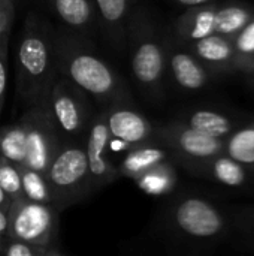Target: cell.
<instances>
[{
    "label": "cell",
    "instance_id": "cell-30",
    "mask_svg": "<svg viewBox=\"0 0 254 256\" xmlns=\"http://www.w3.org/2000/svg\"><path fill=\"white\" fill-rule=\"evenodd\" d=\"M7 234V212L0 208V237H6Z\"/></svg>",
    "mask_w": 254,
    "mask_h": 256
},
{
    "label": "cell",
    "instance_id": "cell-25",
    "mask_svg": "<svg viewBox=\"0 0 254 256\" xmlns=\"http://www.w3.org/2000/svg\"><path fill=\"white\" fill-rule=\"evenodd\" d=\"M234 38L235 64L244 69H254V20H250Z\"/></svg>",
    "mask_w": 254,
    "mask_h": 256
},
{
    "label": "cell",
    "instance_id": "cell-13",
    "mask_svg": "<svg viewBox=\"0 0 254 256\" xmlns=\"http://www.w3.org/2000/svg\"><path fill=\"white\" fill-rule=\"evenodd\" d=\"M102 27L117 48L127 42V14L130 0H94Z\"/></svg>",
    "mask_w": 254,
    "mask_h": 256
},
{
    "label": "cell",
    "instance_id": "cell-23",
    "mask_svg": "<svg viewBox=\"0 0 254 256\" xmlns=\"http://www.w3.org/2000/svg\"><path fill=\"white\" fill-rule=\"evenodd\" d=\"M225 153L241 165H254V124L232 132L225 142Z\"/></svg>",
    "mask_w": 254,
    "mask_h": 256
},
{
    "label": "cell",
    "instance_id": "cell-17",
    "mask_svg": "<svg viewBox=\"0 0 254 256\" xmlns=\"http://www.w3.org/2000/svg\"><path fill=\"white\" fill-rule=\"evenodd\" d=\"M52 10L72 30L87 32L94 21L91 0H49Z\"/></svg>",
    "mask_w": 254,
    "mask_h": 256
},
{
    "label": "cell",
    "instance_id": "cell-12",
    "mask_svg": "<svg viewBox=\"0 0 254 256\" xmlns=\"http://www.w3.org/2000/svg\"><path fill=\"white\" fill-rule=\"evenodd\" d=\"M168 160L169 152L157 144H153V141H148L127 148L124 158L117 166V172L118 177L136 180L151 168Z\"/></svg>",
    "mask_w": 254,
    "mask_h": 256
},
{
    "label": "cell",
    "instance_id": "cell-33",
    "mask_svg": "<svg viewBox=\"0 0 254 256\" xmlns=\"http://www.w3.org/2000/svg\"><path fill=\"white\" fill-rule=\"evenodd\" d=\"M1 238H3V237H0V242H1Z\"/></svg>",
    "mask_w": 254,
    "mask_h": 256
},
{
    "label": "cell",
    "instance_id": "cell-31",
    "mask_svg": "<svg viewBox=\"0 0 254 256\" xmlns=\"http://www.w3.org/2000/svg\"><path fill=\"white\" fill-rule=\"evenodd\" d=\"M10 202H12V200H10V196L0 188V208L1 210H9V207H10Z\"/></svg>",
    "mask_w": 254,
    "mask_h": 256
},
{
    "label": "cell",
    "instance_id": "cell-10",
    "mask_svg": "<svg viewBox=\"0 0 254 256\" xmlns=\"http://www.w3.org/2000/svg\"><path fill=\"white\" fill-rule=\"evenodd\" d=\"M85 153L88 159L90 177L94 192L118 178L117 166L114 165L109 152L112 147L111 135L106 126L103 112L94 114L85 135Z\"/></svg>",
    "mask_w": 254,
    "mask_h": 256
},
{
    "label": "cell",
    "instance_id": "cell-21",
    "mask_svg": "<svg viewBox=\"0 0 254 256\" xmlns=\"http://www.w3.org/2000/svg\"><path fill=\"white\" fill-rule=\"evenodd\" d=\"M0 154L16 165L25 164V135L21 120L0 128Z\"/></svg>",
    "mask_w": 254,
    "mask_h": 256
},
{
    "label": "cell",
    "instance_id": "cell-32",
    "mask_svg": "<svg viewBox=\"0 0 254 256\" xmlns=\"http://www.w3.org/2000/svg\"><path fill=\"white\" fill-rule=\"evenodd\" d=\"M177 3H180L181 6H186V8H195V6H202V4H207L210 0H175Z\"/></svg>",
    "mask_w": 254,
    "mask_h": 256
},
{
    "label": "cell",
    "instance_id": "cell-9",
    "mask_svg": "<svg viewBox=\"0 0 254 256\" xmlns=\"http://www.w3.org/2000/svg\"><path fill=\"white\" fill-rule=\"evenodd\" d=\"M172 224L184 236L196 240H208L225 230V218L202 198H184L172 208Z\"/></svg>",
    "mask_w": 254,
    "mask_h": 256
},
{
    "label": "cell",
    "instance_id": "cell-11",
    "mask_svg": "<svg viewBox=\"0 0 254 256\" xmlns=\"http://www.w3.org/2000/svg\"><path fill=\"white\" fill-rule=\"evenodd\" d=\"M111 141L121 142L126 148L139 146L154 138V128L150 120L129 105L118 104L103 111Z\"/></svg>",
    "mask_w": 254,
    "mask_h": 256
},
{
    "label": "cell",
    "instance_id": "cell-35",
    "mask_svg": "<svg viewBox=\"0 0 254 256\" xmlns=\"http://www.w3.org/2000/svg\"><path fill=\"white\" fill-rule=\"evenodd\" d=\"M13 2H15V0H13Z\"/></svg>",
    "mask_w": 254,
    "mask_h": 256
},
{
    "label": "cell",
    "instance_id": "cell-3",
    "mask_svg": "<svg viewBox=\"0 0 254 256\" xmlns=\"http://www.w3.org/2000/svg\"><path fill=\"white\" fill-rule=\"evenodd\" d=\"M55 208L64 210L94 192L84 141H61L48 171Z\"/></svg>",
    "mask_w": 254,
    "mask_h": 256
},
{
    "label": "cell",
    "instance_id": "cell-6",
    "mask_svg": "<svg viewBox=\"0 0 254 256\" xmlns=\"http://www.w3.org/2000/svg\"><path fill=\"white\" fill-rule=\"evenodd\" d=\"M58 210L51 204L33 202L25 198L12 200L7 210L6 237L37 246L57 248Z\"/></svg>",
    "mask_w": 254,
    "mask_h": 256
},
{
    "label": "cell",
    "instance_id": "cell-22",
    "mask_svg": "<svg viewBox=\"0 0 254 256\" xmlns=\"http://www.w3.org/2000/svg\"><path fill=\"white\" fill-rule=\"evenodd\" d=\"M135 182L138 183L139 189L144 190L147 195L162 196V195L169 194L172 188L175 186V172L168 160L151 168Z\"/></svg>",
    "mask_w": 254,
    "mask_h": 256
},
{
    "label": "cell",
    "instance_id": "cell-4",
    "mask_svg": "<svg viewBox=\"0 0 254 256\" xmlns=\"http://www.w3.org/2000/svg\"><path fill=\"white\" fill-rule=\"evenodd\" d=\"M132 74L139 88L148 96H159L166 68V50L151 24L136 15L127 28Z\"/></svg>",
    "mask_w": 254,
    "mask_h": 256
},
{
    "label": "cell",
    "instance_id": "cell-5",
    "mask_svg": "<svg viewBox=\"0 0 254 256\" xmlns=\"http://www.w3.org/2000/svg\"><path fill=\"white\" fill-rule=\"evenodd\" d=\"M48 105L63 141H85L93 118L88 96L61 74L57 76Z\"/></svg>",
    "mask_w": 254,
    "mask_h": 256
},
{
    "label": "cell",
    "instance_id": "cell-15",
    "mask_svg": "<svg viewBox=\"0 0 254 256\" xmlns=\"http://www.w3.org/2000/svg\"><path fill=\"white\" fill-rule=\"evenodd\" d=\"M193 56L201 62L213 66H228L235 63V51L229 38L222 34H211L192 42Z\"/></svg>",
    "mask_w": 254,
    "mask_h": 256
},
{
    "label": "cell",
    "instance_id": "cell-18",
    "mask_svg": "<svg viewBox=\"0 0 254 256\" xmlns=\"http://www.w3.org/2000/svg\"><path fill=\"white\" fill-rule=\"evenodd\" d=\"M18 170L21 176L22 198L33 201V202L54 206L55 198H54V192L48 180V176L33 168H28L25 165H18Z\"/></svg>",
    "mask_w": 254,
    "mask_h": 256
},
{
    "label": "cell",
    "instance_id": "cell-1",
    "mask_svg": "<svg viewBox=\"0 0 254 256\" xmlns=\"http://www.w3.org/2000/svg\"><path fill=\"white\" fill-rule=\"evenodd\" d=\"M58 75L55 33L40 18L30 15L16 48V87L24 104L48 102Z\"/></svg>",
    "mask_w": 254,
    "mask_h": 256
},
{
    "label": "cell",
    "instance_id": "cell-29",
    "mask_svg": "<svg viewBox=\"0 0 254 256\" xmlns=\"http://www.w3.org/2000/svg\"><path fill=\"white\" fill-rule=\"evenodd\" d=\"M15 18L13 0H0V33L10 30Z\"/></svg>",
    "mask_w": 254,
    "mask_h": 256
},
{
    "label": "cell",
    "instance_id": "cell-24",
    "mask_svg": "<svg viewBox=\"0 0 254 256\" xmlns=\"http://www.w3.org/2000/svg\"><path fill=\"white\" fill-rule=\"evenodd\" d=\"M252 20V12L244 6H225L216 9L214 16V33L226 38L235 36L249 21Z\"/></svg>",
    "mask_w": 254,
    "mask_h": 256
},
{
    "label": "cell",
    "instance_id": "cell-26",
    "mask_svg": "<svg viewBox=\"0 0 254 256\" xmlns=\"http://www.w3.org/2000/svg\"><path fill=\"white\" fill-rule=\"evenodd\" d=\"M0 255L4 256H58L61 250L57 248L37 246L27 242L3 237L0 242Z\"/></svg>",
    "mask_w": 254,
    "mask_h": 256
},
{
    "label": "cell",
    "instance_id": "cell-28",
    "mask_svg": "<svg viewBox=\"0 0 254 256\" xmlns=\"http://www.w3.org/2000/svg\"><path fill=\"white\" fill-rule=\"evenodd\" d=\"M9 38L10 30L0 33V117L4 108L7 92V56H9Z\"/></svg>",
    "mask_w": 254,
    "mask_h": 256
},
{
    "label": "cell",
    "instance_id": "cell-19",
    "mask_svg": "<svg viewBox=\"0 0 254 256\" xmlns=\"http://www.w3.org/2000/svg\"><path fill=\"white\" fill-rule=\"evenodd\" d=\"M190 128L201 130L207 135H211L219 140H226L232 130L234 123L225 116L217 111L211 110H196L187 117V123Z\"/></svg>",
    "mask_w": 254,
    "mask_h": 256
},
{
    "label": "cell",
    "instance_id": "cell-20",
    "mask_svg": "<svg viewBox=\"0 0 254 256\" xmlns=\"http://www.w3.org/2000/svg\"><path fill=\"white\" fill-rule=\"evenodd\" d=\"M205 164L208 166V172L211 174V177L223 186L241 188V186H244V183L247 180L244 165L234 160L228 154L223 156V153H222V154L207 160Z\"/></svg>",
    "mask_w": 254,
    "mask_h": 256
},
{
    "label": "cell",
    "instance_id": "cell-2",
    "mask_svg": "<svg viewBox=\"0 0 254 256\" xmlns=\"http://www.w3.org/2000/svg\"><path fill=\"white\" fill-rule=\"evenodd\" d=\"M55 52L60 74L96 102L105 106L132 104L123 80L106 62L81 42L55 33Z\"/></svg>",
    "mask_w": 254,
    "mask_h": 256
},
{
    "label": "cell",
    "instance_id": "cell-27",
    "mask_svg": "<svg viewBox=\"0 0 254 256\" xmlns=\"http://www.w3.org/2000/svg\"><path fill=\"white\" fill-rule=\"evenodd\" d=\"M0 188L10 196V200L22 198L21 176L18 165L0 154Z\"/></svg>",
    "mask_w": 254,
    "mask_h": 256
},
{
    "label": "cell",
    "instance_id": "cell-16",
    "mask_svg": "<svg viewBox=\"0 0 254 256\" xmlns=\"http://www.w3.org/2000/svg\"><path fill=\"white\" fill-rule=\"evenodd\" d=\"M214 16L216 8L213 6L202 4L189 8V12L178 21V32L181 38L189 42H195L214 34Z\"/></svg>",
    "mask_w": 254,
    "mask_h": 256
},
{
    "label": "cell",
    "instance_id": "cell-7",
    "mask_svg": "<svg viewBox=\"0 0 254 256\" xmlns=\"http://www.w3.org/2000/svg\"><path fill=\"white\" fill-rule=\"evenodd\" d=\"M25 135V166L46 174L48 166L57 153L61 136L54 123L48 102L27 106L21 116Z\"/></svg>",
    "mask_w": 254,
    "mask_h": 256
},
{
    "label": "cell",
    "instance_id": "cell-34",
    "mask_svg": "<svg viewBox=\"0 0 254 256\" xmlns=\"http://www.w3.org/2000/svg\"><path fill=\"white\" fill-rule=\"evenodd\" d=\"M252 166H253V171H254V165H252Z\"/></svg>",
    "mask_w": 254,
    "mask_h": 256
},
{
    "label": "cell",
    "instance_id": "cell-14",
    "mask_svg": "<svg viewBox=\"0 0 254 256\" xmlns=\"http://www.w3.org/2000/svg\"><path fill=\"white\" fill-rule=\"evenodd\" d=\"M168 63L175 82L184 90H201L208 80L201 60L181 50H172L168 54Z\"/></svg>",
    "mask_w": 254,
    "mask_h": 256
},
{
    "label": "cell",
    "instance_id": "cell-8",
    "mask_svg": "<svg viewBox=\"0 0 254 256\" xmlns=\"http://www.w3.org/2000/svg\"><path fill=\"white\" fill-rule=\"evenodd\" d=\"M154 135L183 160L207 162L225 153V140L214 138L186 123H174L154 130Z\"/></svg>",
    "mask_w": 254,
    "mask_h": 256
}]
</instances>
